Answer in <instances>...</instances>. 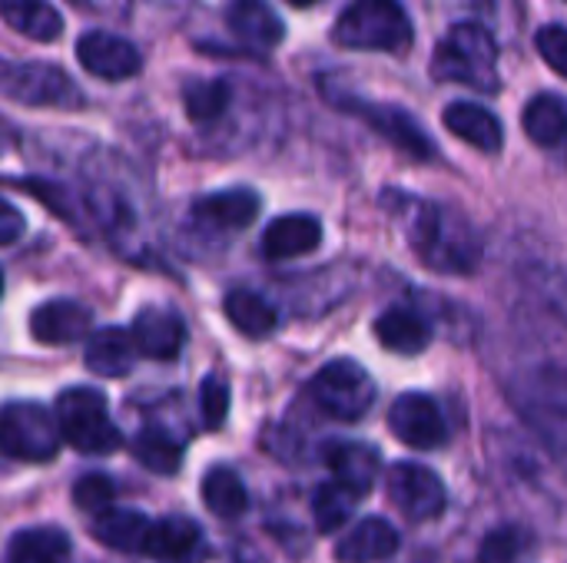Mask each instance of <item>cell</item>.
<instances>
[{"label": "cell", "instance_id": "6da1fadb", "mask_svg": "<svg viewBox=\"0 0 567 563\" xmlns=\"http://www.w3.org/2000/svg\"><path fill=\"white\" fill-rule=\"evenodd\" d=\"M405 239L412 252L435 272H472L482 259V246L472 232V226L429 199H409L399 196V209Z\"/></svg>", "mask_w": 567, "mask_h": 563}, {"label": "cell", "instance_id": "7a4b0ae2", "mask_svg": "<svg viewBox=\"0 0 567 563\" xmlns=\"http://www.w3.org/2000/svg\"><path fill=\"white\" fill-rule=\"evenodd\" d=\"M432 76L445 83L498 93V46L482 23H455L435 46Z\"/></svg>", "mask_w": 567, "mask_h": 563}, {"label": "cell", "instance_id": "3957f363", "mask_svg": "<svg viewBox=\"0 0 567 563\" xmlns=\"http://www.w3.org/2000/svg\"><path fill=\"white\" fill-rule=\"evenodd\" d=\"M332 40L346 50L405 53L412 46V20L395 0H355L336 20Z\"/></svg>", "mask_w": 567, "mask_h": 563}, {"label": "cell", "instance_id": "277c9868", "mask_svg": "<svg viewBox=\"0 0 567 563\" xmlns=\"http://www.w3.org/2000/svg\"><path fill=\"white\" fill-rule=\"evenodd\" d=\"M56 418L63 441L73 445L80 455H110L120 448V431L110 421L106 398L96 388H66L56 398Z\"/></svg>", "mask_w": 567, "mask_h": 563}, {"label": "cell", "instance_id": "5b68a950", "mask_svg": "<svg viewBox=\"0 0 567 563\" xmlns=\"http://www.w3.org/2000/svg\"><path fill=\"white\" fill-rule=\"evenodd\" d=\"M63 431L56 411L50 415L37 402H10L0 415V445L13 461H53L60 451Z\"/></svg>", "mask_w": 567, "mask_h": 563}, {"label": "cell", "instance_id": "8992f818", "mask_svg": "<svg viewBox=\"0 0 567 563\" xmlns=\"http://www.w3.org/2000/svg\"><path fill=\"white\" fill-rule=\"evenodd\" d=\"M309 395L319 405V411H326L329 418L359 421L375 405V382L359 362L336 358L319 368V375L309 385Z\"/></svg>", "mask_w": 567, "mask_h": 563}, {"label": "cell", "instance_id": "52a82bcc", "mask_svg": "<svg viewBox=\"0 0 567 563\" xmlns=\"http://www.w3.org/2000/svg\"><path fill=\"white\" fill-rule=\"evenodd\" d=\"M389 498L392 504L409 518V521H435L445 514L449 508V491L442 484V478L415 461H399L389 468L385 478Z\"/></svg>", "mask_w": 567, "mask_h": 563}, {"label": "cell", "instance_id": "ba28073f", "mask_svg": "<svg viewBox=\"0 0 567 563\" xmlns=\"http://www.w3.org/2000/svg\"><path fill=\"white\" fill-rule=\"evenodd\" d=\"M3 93L27 106H80L70 76L53 63H3Z\"/></svg>", "mask_w": 567, "mask_h": 563}, {"label": "cell", "instance_id": "9c48e42d", "mask_svg": "<svg viewBox=\"0 0 567 563\" xmlns=\"http://www.w3.org/2000/svg\"><path fill=\"white\" fill-rule=\"evenodd\" d=\"M346 113L359 116L365 126H372L379 136H385L392 146H399L405 156L412 159H429L435 156V146L429 139V133L402 110V106H382V103H369V100H359V96H342L336 100Z\"/></svg>", "mask_w": 567, "mask_h": 563}, {"label": "cell", "instance_id": "30bf717a", "mask_svg": "<svg viewBox=\"0 0 567 563\" xmlns=\"http://www.w3.org/2000/svg\"><path fill=\"white\" fill-rule=\"evenodd\" d=\"M389 431L402 445L419 448V451L439 448L445 441V435H449L439 405L429 395H419V392H409V395L395 398V405L389 408Z\"/></svg>", "mask_w": 567, "mask_h": 563}, {"label": "cell", "instance_id": "8fae6325", "mask_svg": "<svg viewBox=\"0 0 567 563\" xmlns=\"http://www.w3.org/2000/svg\"><path fill=\"white\" fill-rule=\"evenodd\" d=\"M76 60H80V66H83L90 76L110 80V83L130 80V76H136L140 66H143L140 50H136L130 40H123V37H116V33H106V30H90V33H83V37L76 40Z\"/></svg>", "mask_w": 567, "mask_h": 563}, {"label": "cell", "instance_id": "7c38bea8", "mask_svg": "<svg viewBox=\"0 0 567 563\" xmlns=\"http://www.w3.org/2000/svg\"><path fill=\"white\" fill-rule=\"evenodd\" d=\"M130 335H133L140 355L156 358V362H169L179 355V348L186 342V325L173 309L146 305L133 315Z\"/></svg>", "mask_w": 567, "mask_h": 563}, {"label": "cell", "instance_id": "4fadbf2b", "mask_svg": "<svg viewBox=\"0 0 567 563\" xmlns=\"http://www.w3.org/2000/svg\"><path fill=\"white\" fill-rule=\"evenodd\" d=\"M319 242H322V222L316 216H306V212H289V216H279L266 226L262 256L272 262L299 259V256L316 252Z\"/></svg>", "mask_w": 567, "mask_h": 563}, {"label": "cell", "instance_id": "5bb4252c", "mask_svg": "<svg viewBox=\"0 0 567 563\" xmlns=\"http://www.w3.org/2000/svg\"><path fill=\"white\" fill-rule=\"evenodd\" d=\"M402 538L385 518H362L355 521L346 538L336 544V561L339 563H379L399 554Z\"/></svg>", "mask_w": 567, "mask_h": 563}, {"label": "cell", "instance_id": "9a60e30c", "mask_svg": "<svg viewBox=\"0 0 567 563\" xmlns=\"http://www.w3.org/2000/svg\"><path fill=\"white\" fill-rule=\"evenodd\" d=\"M90 309H83L80 302L70 299H53L33 309L30 315V335L43 345H70L86 338L90 332Z\"/></svg>", "mask_w": 567, "mask_h": 563}, {"label": "cell", "instance_id": "2e32d148", "mask_svg": "<svg viewBox=\"0 0 567 563\" xmlns=\"http://www.w3.org/2000/svg\"><path fill=\"white\" fill-rule=\"evenodd\" d=\"M143 554L159 563H199L203 534L189 518H163L150 524Z\"/></svg>", "mask_w": 567, "mask_h": 563}, {"label": "cell", "instance_id": "e0dca14e", "mask_svg": "<svg viewBox=\"0 0 567 563\" xmlns=\"http://www.w3.org/2000/svg\"><path fill=\"white\" fill-rule=\"evenodd\" d=\"M442 123H445L462 143L475 146L478 153L495 156V153H502V146H505V129H502L498 116H495L492 110L478 106V103H465V100H462V103L445 106Z\"/></svg>", "mask_w": 567, "mask_h": 563}, {"label": "cell", "instance_id": "ac0fdd59", "mask_svg": "<svg viewBox=\"0 0 567 563\" xmlns=\"http://www.w3.org/2000/svg\"><path fill=\"white\" fill-rule=\"evenodd\" d=\"M259 209H262L259 196L246 186H236V189H223V192L196 199L193 216L213 229H246L259 216Z\"/></svg>", "mask_w": 567, "mask_h": 563}, {"label": "cell", "instance_id": "d6986e66", "mask_svg": "<svg viewBox=\"0 0 567 563\" xmlns=\"http://www.w3.org/2000/svg\"><path fill=\"white\" fill-rule=\"evenodd\" d=\"M136 355H140V348H136L130 332H123V329H100V332L90 335L83 362L100 378H123V375L133 372Z\"/></svg>", "mask_w": 567, "mask_h": 563}, {"label": "cell", "instance_id": "ffe728a7", "mask_svg": "<svg viewBox=\"0 0 567 563\" xmlns=\"http://www.w3.org/2000/svg\"><path fill=\"white\" fill-rule=\"evenodd\" d=\"M375 338L385 352H395V355H419L429 348L432 342V325L415 312V309H385L379 319H375Z\"/></svg>", "mask_w": 567, "mask_h": 563}, {"label": "cell", "instance_id": "44dd1931", "mask_svg": "<svg viewBox=\"0 0 567 563\" xmlns=\"http://www.w3.org/2000/svg\"><path fill=\"white\" fill-rule=\"evenodd\" d=\"M226 20H229V30L256 50H269L286 37L279 13L266 0H233L226 10Z\"/></svg>", "mask_w": 567, "mask_h": 563}, {"label": "cell", "instance_id": "7402d4cb", "mask_svg": "<svg viewBox=\"0 0 567 563\" xmlns=\"http://www.w3.org/2000/svg\"><path fill=\"white\" fill-rule=\"evenodd\" d=\"M150 524L146 514L130 511V508H106L103 514H93V538L113 551L123 554H143L146 551V538H150Z\"/></svg>", "mask_w": 567, "mask_h": 563}, {"label": "cell", "instance_id": "603a6c76", "mask_svg": "<svg viewBox=\"0 0 567 563\" xmlns=\"http://www.w3.org/2000/svg\"><path fill=\"white\" fill-rule=\"evenodd\" d=\"M326 465L336 481L355 488L359 494H365L379 478V451L359 441H332L326 448Z\"/></svg>", "mask_w": 567, "mask_h": 563}, {"label": "cell", "instance_id": "cb8c5ba5", "mask_svg": "<svg viewBox=\"0 0 567 563\" xmlns=\"http://www.w3.org/2000/svg\"><path fill=\"white\" fill-rule=\"evenodd\" d=\"M223 312L229 319V325L246 335V338H266L272 335L279 315H276V305L266 302L259 292L252 289H233L226 299H223Z\"/></svg>", "mask_w": 567, "mask_h": 563}, {"label": "cell", "instance_id": "d4e9b609", "mask_svg": "<svg viewBox=\"0 0 567 563\" xmlns=\"http://www.w3.org/2000/svg\"><path fill=\"white\" fill-rule=\"evenodd\" d=\"M0 13L17 33L37 43H53L63 33V17L47 0H0Z\"/></svg>", "mask_w": 567, "mask_h": 563}, {"label": "cell", "instance_id": "484cf974", "mask_svg": "<svg viewBox=\"0 0 567 563\" xmlns=\"http://www.w3.org/2000/svg\"><path fill=\"white\" fill-rule=\"evenodd\" d=\"M7 563H70V538L56 528L17 531L7 544Z\"/></svg>", "mask_w": 567, "mask_h": 563}, {"label": "cell", "instance_id": "4316f807", "mask_svg": "<svg viewBox=\"0 0 567 563\" xmlns=\"http://www.w3.org/2000/svg\"><path fill=\"white\" fill-rule=\"evenodd\" d=\"M522 126L532 136V143H538V146H558L567 136V100L555 96V93H538L525 106Z\"/></svg>", "mask_w": 567, "mask_h": 563}, {"label": "cell", "instance_id": "83f0119b", "mask_svg": "<svg viewBox=\"0 0 567 563\" xmlns=\"http://www.w3.org/2000/svg\"><path fill=\"white\" fill-rule=\"evenodd\" d=\"M359 501H362V494H359L355 488L336 481V478H332L329 484H319L316 494H312V518H316L319 534H336V531H342V528L352 521Z\"/></svg>", "mask_w": 567, "mask_h": 563}, {"label": "cell", "instance_id": "f1b7e54d", "mask_svg": "<svg viewBox=\"0 0 567 563\" xmlns=\"http://www.w3.org/2000/svg\"><path fill=\"white\" fill-rule=\"evenodd\" d=\"M203 504L223 518V521H233L246 511L249 498H246V484L239 481V475L233 468H213L206 471L203 478Z\"/></svg>", "mask_w": 567, "mask_h": 563}, {"label": "cell", "instance_id": "f546056e", "mask_svg": "<svg viewBox=\"0 0 567 563\" xmlns=\"http://www.w3.org/2000/svg\"><path fill=\"white\" fill-rule=\"evenodd\" d=\"M229 100H233V90L226 80H189L183 86V106L196 126L216 123L229 110Z\"/></svg>", "mask_w": 567, "mask_h": 563}, {"label": "cell", "instance_id": "4dcf8cb0", "mask_svg": "<svg viewBox=\"0 0 567 563\" xmlns=\"http://www.w3.org/2000/svg\"><path fill=\"white\" fill-rule=\"evenodd\" d=\"M133 455L153 475H176L183 465V445L163 428H143L133 441Z\"/></svg>", "mask_w": 567, "mask_h": 563}, {"label": "cell", "instance_id": "1f68e13d", "mask_svg": "<svg viewBox=\"0 0 567 563\" xmlns=\"http://www.w3.org/2000/svg\"><path fill=\"white\" fill-rule=\"evenodd\" d=\"M199 411H203V425L209 431L223 428L226 415H229V385L219 375H206L203 388H199Z\"/></svg>", "mask_w": 567, "mask_h": 563}, {"label": "cell", "instance_id": "d6a6232c", "mask_svg": "<svg viewBox=\"0 0 567 563\" xmlns=\"http://www.w3.org/2000/svg\"><path fill=\"white\" fill-rule=\"evenodd\" d=\"M113 491L116 488L106 475H86L73 484V501L86 514H103L106 508H113Z\"/></svg>", "mask_w": 567, "mask_h": 563}, {"label": "cell", "instance_id": "836d02e7", "mask_svg": "<svg viewBox=\"0 0 567 563\" xmlns=\"http://www.w3.org/2000/svg\"><path fill=\"white\" fill-rule=\"evenodd\" d=\"M535 46H538L542 60H545L558 76H567V27H561V23H545V27L535 33Z\"/></svg>", "mask_w": 567, "mask_h": 563}, {"label": "cell", "instance_id": "e575fe53", "mask_svg": "<svg viewBox=\"0 0 567 563\" xmlns=\"http://www.w3.org/2000/svg\"><path fill=\"white\" fill-rule=\"evenodd\" d=\"M522 551V534L515 528H498L482 541L478 561L482 563H512Z\"/></svg>", "mask_w": 567, "mask_h": 563}, {"label": "cell", "instance_id": "d590c367", "mask_svg": "<svg viewBox=\"0 0 567 563\" xmlns=\"http://www.w3.org/2000/svg\"><path fill=\"white\" fill-rule=\"evenodd\" d=\"M70 3H76L90 13H100L106 20H123L133 7V0H70Z\"/></svg>", "mask_w": 567, "mask_h": 563}, {"label": "cell", "instance_id": "8d00e7d4", "mask_svg": "<svg viewBox=\"0 0 567 563\" xmlns=\"http://www.w3.org/2000/svg\"><path fill=\"white\" fill-rule=\"evenodd\" d=\"M20 232H23V216H20V209H17V206H10V202H3V216H0V242H3V246H13Z\"/></svg>", "mask_w": 567, "mask_h": 563}, {"label": "cell", "instance_id": "74e56055", "mask_svg": "<svg viewBox=\"0 0 567 563\" xmlns=\"http://www.w3.org/2000/svg\"><path fill=\"white\" fill-rule=\"evenodd\" d=\"M286 3H292V7H309V3H316V0H286Z\"/></svg>", "mask_w": 567, "mask_h": 563}]
</instances>
